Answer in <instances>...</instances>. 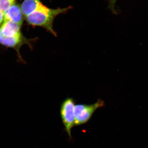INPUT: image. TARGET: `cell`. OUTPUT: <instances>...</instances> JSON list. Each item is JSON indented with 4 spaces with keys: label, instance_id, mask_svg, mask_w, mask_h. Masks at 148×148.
<instances>
[{
    "label": "cell",
    "instance_id": "6da1fadb",
    "mask_svg": "<svg viewBox=\"0 0 148 148\" xmlns=\"http://www.w3.org/2000/svg\"><path fill=\"white\" fill-rule=\"evenodd\" d=\"M71 8L69 6L64 8L51 9L42 3L35 12L26 17V20L29 25L43 27L56 36L57 33L53 28L55 18L59 14L66 13Z\"/></svg>",
    "mask_w": 148,
    "mask_h": 148
},
{
    "label": "cell",
    "instance_id": "7a4b0ae2",
    "mask_svg": "<svg viewBox=\"0 0 148 148\" xmlns=\"http://www.w3.org/2000/svg\"><path fill=\"white\" fill-rule=\"evenodd\" d=\"M104 101L101 99L91 105L77 104L75 107V126L86 123L90 119L95 111L104 106Z\"/></svg>",
    "mask_w": 148,
    "mask_h": 148
},
{
    "label": "cell",
    "instance_id": "3957f363",
    "mask_svg": "<svg viewBox=\"0 0 148 148\" xmlns=\"http://www.w3.org/2000/svg\"><path fill=\"white\" fill-rule=\"evenodd\" d=\"M75 103L73 99L68 98L63 102L60 108V115L65 128L70 138L71 129L75 126Z\"/></svg>",
    "mask_w": 148,
    "mask_h": 148
},
{
    "label": "cell",
    "instance_id": "277c9868",
    "mask_svg": "<svg viewBox=\"0 0 148 148\" xmlns=\"http://www.w3.org/2000/svg\"><path fill=\"white\" fill-rule=\"evenodd\" d=\"M30 40L25 38L21 34L14 36L6 37L3 36L0 31V44L15 49L21 60L22 58L19 52L20 48L23 44L29 43Z\"/></svg>",
    "mask_w": 148,
    "mask_h": 148
},
{
    "label": "cell",
    "instance_id": "5b68a950",
    "mask_svg": "<svg viewBox=\"0 0 148 148\" xmlns=\"http://www.w3.org/2000/svg\"><path fill=\"white\" fill-rule=\"evenodd\" d=\"M23 15L21 7L14 3L4 13L5 20H10L21 26L23 22Z\"/></svg>",
    "mask_w": 148,
    "mask_h": 148
},
{
    "label": "cell",
    "instance_id": "8992f818",
    "mask_svg": "<svg viewBox=\"0 0 148 148\" xmlns=\"http://www.w3.org/2000/svg\"><path fill=\"white\" fill-rule=\"evenodd\" d=\"M21 26L13 23L10 20H4L0 31L3 36L6 37H13L21 34Z\"/></svg>",
    "mask_w": 148,
    "mask_h": 148
},
{
    "label": "cell",
    "instance_id": "52a82bcc",
    "mask_svg": "<svg viewBox=\"0 0 148 148\" xmlns=\"http://www.w3.org/2000/svg\"><path fill=\"white\" fill-rule=\"evenodd\" d=\"M42 4L40 0H24L21 6L23 16L27 17L35 12Z\"/></svg>",
    "mask_w": 148,
    "mask_h": 148
},
{
    "label": "cell",
    "instance_id": "ba28073f",
    "mask_svg": "<svg viewBox=\"0 0 148 148\" xmlns=\"http://www.w3.org/2000/svg\"><path fill=\"white\" fill-rule=\"evenodd\" d=\"M14 3L12 0H0V10L4 14Z\"/></svg>",
    "mask_w": 148,
    "mask_h": 148
},
{
    "label": "cell",
    "instance_id": "9c48e42d",
    "mask_svg": "<svg viewBox=\"0 0 148 148\" xmlns=\"http://www.w3.org/2000/svg\"><path fill=\"white\" fill-rule=\"evenodd\" d=\"M108 2V7L114 14H116L115 5L117 0H107Z\"/></svg>",
    "mask_w": 148,
    "mask_h": 148
},
{
    "label": "cell",
    "instance_id": "30bf717a",
    "mask_svg": "<svg viewBox=\"0 0 148 148\" xmlns=\"http://www.w3.org/2000/svg\"><path fill=\"white\" fill-rule=\"evenodd\" d=\"M4 20V14L0 10V25H2Z\"/></svg>",
    "mask_w": 148,
    "mask_h": 148
},
{
    "label": "cell",
    "instance_id": "8fae6325",
    "mask_svg": "<svg viewBox=\"0 0 148 148\" xmlns=\"http://www.w3.org/2000/svg\"><path fill=\"white\" fill-rule=\"evenodd\" d=\"M12 1L13 2H15V1L16 0H12Z\"/></svg>",
    "mask_w": 148,
    "mask_h": 148
}]
</instances>
